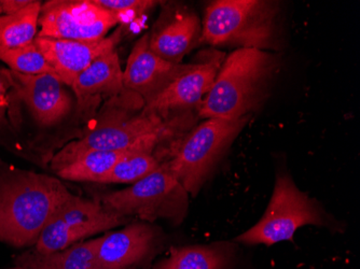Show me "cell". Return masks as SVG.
<instances>
[{
    "instance_id": "obj_16",
    "label": "cell",
    "mask_w": 360,
    "mask_h": 269,
    "mask_svg": "<svg viewBox=\"0 0 360 269\" xmlns=\"http://www.w3.org/2000/svg\"><path fill=\"white\" fill-rule=\"evenodd\" d=\"M70 88L76 94L79 109L86 113L96 108L105 97L127 92L116 48L97 58L77 77Z\"/></svg>"
},
{
    "instance_id": "obj_21",
    "label": "cell",
    "mask_w": 360,
    "mask_h": 269,
    "mask_svg": "<svg viewBox=\"0 0 360 269\" xmlns=\"http://www.w3.org/2000/svg\"><path fill=\"white\" fill-rule=\"evenodd\" d=\"M42 4L30 1L27 7L10 15H0V50L20 48L35 41Z\"/></svg>"
},
{
    "instance_id": "obj_8",
    "label": "cell",
    "mask_w": 360,
    "mask_h": 269,
    "mask_svg": "<svg viewBox=\"0 0 360 269\" xmlns=\"http://www.w3.org/2000/svg\"><path fill=\"white\" fill-rule=\"evenodd\" d=\"M129 221V218L103 207L98 200L72 194L46 224L34 250L40 254L64 250L84 238L124 225Z\"/></svg>"
},
{
    "instance_id": "obj_14",
    "label": "cell",
    "mask_w": 360,
    "mask_h": 269,
    "mask_svg": "<svg viewBox=\"0 0 360 269\" xmlns=\"http://www.w3.org/2000/svg\"><path fill=\"white\" fill-rule=\"evenodd\" d=\"M202 23L190 8L169 4L148 32L151 51L174 64H181L186 55L201 40Z\"/></svg>"
},
{
    "instance_id": "obj_26",
    "label": "cell",
    "mask_w": 360,
    "mask_h": 269,
    "mask_svg": "<svg viewBox=\"0 0 360 269\" xmlns=\"http://www.w3.org/2000/svg\"><path fill=\"white\" fill-rule=\"evenodd\" d=\"M10 269H23V268H21V267H19V266H14L13 268H10Z\"/></svg>"
},
{
    "instance_id": "obj_23",
    "label": "cell",
    "mask_w": 360,
    "mask_h": 269,
    "mask_svg": "<svg viewBox=\"0 0 360 269\" xmlns=\"http://www.w3.org/2000/svg\"><path fill=\"white\" fill-rule=\"evenodd\" d=\"M95 3L118 15L121 22L132 21L158 4L151 0H95Z\"/></svg>"
},
{
    "instance_id": "obj_13",
    "label": "cell",
    "mask_w": 360,
    "mask_h": 269,
    "mask_svg": "<svg viewBox=\"0 0 360 269\" xmlns=\"http://www.w3.org/2000/svg\"><path fill=\"white\" fill-rule=\"evenodd\" d=\"M191 65L174 64L153 53L146 34L133 46L127 60L123 72L125 91L137 95L143 105L148 104Z\"/></svg>"
},
{
    "instance_id": "obj_24",
    "label": "cell",
    "mask_w": 360,
    "mask_h": 269,
    "mask_svg": "<svg viewBox=\"0 0 360 269\" xmlns=\"http://www.w3.org/2000/svg\"><path fill=\"white\" fill-rule=\"evenodd\" d=\"M32 0H0V15H10L21 11Z\"/></svg>"
},
{
    "instance_id": "obj_11",
    "label": "cell",
    "mask_w": 360,
    "mask_h": 269,
    "mask_svg": "<svg viewBox=\"0 0 360 269\" xmlns=\"http://www.w3.org/2000/svg\"><path fill=\"white\" fill-rule=\"evenodd\" d=\"M16 98L24 103L42 126H52L64 119L72 109V98L56 74L30 76L12 70H0Z\"/></svg>"
},
{
    "instance_id": "obj_6",
    "label": "cell",
    "mask_w": 360,
    "mask_h": 269,
    "mask_svg": "<svg viewBox=\"0 0 360 269\" xmlns=\"http://www.w3.org/2000/svg\"><path fill=\"white\" fill-rule=\"evenodd\" d=\"M103 207L124 218L153 222L159 218L180 224L189 209V194L167 164L121 191L103 194Z\"/></svg>"
},
{
    "instance_id": "obj_18",
    "label": "cell",
    "mask_w": 360,
    "mask_h": 269,
    "mask_svg": "<svg viewBox=\"0 0 360 269\" xmlns=\"http://www.w3.org/2000/svg\"><path fill=\"white\" fill-rule=\"evenodd\" d=\"M233 256V244L228 242L179 247L153 269H228Z\"/></svg>"
},
{
    "instance_id": "obj_2",
    "label": "cell",
    "mask_w": 360,
    "mask_h": 269,
    "mask_svg": "<svg viewBox=\"0 0 360 269\" xmlns=\"http://www.w3.org/2000/svg\"><path fill=\"white\" fill-rule=\"evenodd\" d=\"M193 122L192 112L169 117L143 110L134 115H127L123 111L111 113L102 124L58 151L51 159V169L56 173L72 159L94 150L155 152L165 143H173L183 136Z\"/></svg>"
},
{
    "instance_id": "obj_10",
    "label": "cell",
    "mask_w": 360,
    "mask_h": 269,
    "mask_svg": "<svg viewBox=\"0 0 360 269\" xmlns=\"http://www.w3.org/2000/svg\"><path fill=\"white\" fill-rule=\"evenodd\" d=\"M203 60L192 64L187 72L162 91L141 110L146 113L169 117L199 109L215 82L226 54L218 50L204 52Z\"/></svg>"
},
{
    "instance_id": "obj_3",
    "label": "cell",
    "mask_w": 360,
    "mask_h": 269,
    "mask_svg": "<svg viewBox=\"0 0 360 269\" xmlns=\"http://www.w3.org/2000/svg\"><path fill=\"white\" fill-rule=\"evenodd\" d=\"M280 60L268 51L238 48L224 58L215 82L198 109L202 119L240 120L268 96Z\"/></svg>"
},
{
    "instance_id": "obj_15",
    "label": "cell",
    "mask_w": 360,
    "mask_h": 269,
    "mask_svg": "<svg viewBox=\"0 0 360 269\" xmlns=\"http://www.w3.org/2000/svg\"><path fill=\"white\" fill-rule=\"evenodd\" d=\"M122 38L121 28L110 37L97 41H72L36 37L35 44L51 66L54 74L66 86H72L77 77L86 70L97 58L115 50Z\"/></svg>"
},
{
    "instance_id": "obj_19",
    "label": "cell",
    "mask_w": 360,
    "mask_h": 269,
    "mask_svg": "<svg viewBox=\"0 0 360 269\" xmlns=\"http://www.w3.org/2000/svg\"><path fill=\"white\" fill-rule=\"evenodd\" d=\"M129 153L134 152L102 151V150L89 151L63 166L56 171V175L60 179L70 180V181H88L97 183L112 169L113 166Z\"/></svg>"
},
{
    "instance_id": "obj_12",
    "label": "cell",
    "mask_w": 360,
    "mask_h": 269,
    "mask_svg": "<svg viewBox=\"0 0 360 269\" xmlns=\"http://www.w3.org/2000/svg\"><path fill=\"white\" fill-rule=\"evenodd\" d=\"M161 244L157 228L136 222L100 237L97 260L103 269H143L155 258Z\"/></svg>"
},
{
    "instance_id": "obj_22",
    "label": "cell",
    "mask_w": 360,
    "mask_h": 269,
    "mask_svg": "<svg viewBox=\"0 0 360 269\" xmlns=\"http://www.w3.org/2000/svg\"><path fill=\"white\" fill-rule=\"evenodd\" d=\"M0 60L6 63L12 72L22 74H54L35 42L20 48L0 50Z\"/></svg>"
},
{
    "instance_id": "obj_1",
    "label": "cell",
    "mask_w": 360,
    "mask_h": 269,
    "mask_svg": "<svg viewBox=\"0 0 360 269\" xmlns=\"http://www.w3.org/2000/svg\"><path fill=\"white\" fill-rule=\"evenodd\" d=\"M72 192L58 178L23 171L0 159V242L35 246Z\"/></svg>"
},
{
    "instance_id": "obj_20",
    "label": "cell",
    "mask_w": 360,
    "mask_h": 269,
    "mask_svg": "<svg viewBox=\"0 0 360 269\" xmlns=\"http://www.w3.org/2000/svg\"><path fill=\"white\" fill-rule=\"evenodd\" d=\"M169 159V147L155 152L129 153L97 183L133 184L155 173Z\"/></svg>"
},
{
    "instance_id": "obj_4",
    "label": "cell",
    "mask_w": 360,
    "mask_h": 269,
    "mask_svg": "<svg viewBox=\"0 0 360 269\" xmlns=\"http://www.w3.org/2000/svg\"><path fill=\"white\" fill-rule=\"evenodd\" d=\"M278 3L217 0L206 8L200 44L214 48H276Z\"/></svg>"
},
{
    "instance_id": "obj_25",
    "label": "cell",
    "mask_w": 360,
    "mask_h": 269,
    "mask_svg": "<svg viewBox=\"0 0 360 269\" xmlns=\"http://www.w3.org/2000/svg\"><path fill=\"white\" fill-rule=\"evenodd\" d=\"M7 88V83L0 74V125L5 121V112L8 107L7 95H6Z\"/></svg>"
},
{
    "instance_id": "obj_5",
    "label": "cell",
    "mask_w": 360,
    "mask_h": 269,
    "mask_svg": "<svg viewBox=\"0 0 360 269\" xmlns=\"http://www.w3.org/2000/svg\"><path fill=\"white\" fill-rule=\"evenodd\" d=\"M250 120V115L240 120L206 119L171 143L167 167L189 195L201 191Z\"/></svg>"
},
{
    "instance_id": "obj_7",
    "label": "cell",
    "mask_w": 360,
    "mask_h": 269,
    "mask_svg": "<svg viewBox=\"0 0 360 269\" xmlns=\"http://www.w3.org/2000/svg\"><path fill=\"white\" fill-rule=\"evenodd\" d=\"M305 225L329 226V221L319 204L297 188L287 171H278L264 216L258 223L238 236L236 242L268 247L292 242L297 230Z\"/></svg>"
},
{
    "instance_id": "obj_17",
    "label": "cell",
    "mask_w": 360,
    "mask_h": 269,
    "mask_svg": "<svg viewBox=\"0 0 360 269\" xmlns=\"http://www.w3.org/2000/svg\"><path fill=\"white\" fill-rule=\"evenodd\" d=\"M98 242L100 237L51 254L32 249L15 258L14 264L23 269H103L97 260Z\"/></svg>"
},
{
    "instance_id": "obj_9",
    "label": "cell",
    "mask_w": 360,
    "mask_h": 269,
    "mask_svg": "<svg viewBox=\"0 0 360 269\" xmlns=\"http://www.w3.org/2000/svg\"><path fill=\"white\" fill-rule=\"evenodd\" d=\"M121 23L119 16L95 0H52L42 4L37 37L72 41L104 39L111 28Z\"/></svg>"
}]
</instances>
